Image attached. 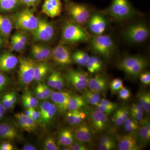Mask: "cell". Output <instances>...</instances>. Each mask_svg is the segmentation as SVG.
Wrapping results in <instances>:
<instances>
[{"label": "cell", "mask_w": 150, "mask_h": 150, "mask_svg": "<svg viewBox=\"0 0 150 150\" xmlns=\"http://www.w3.org/2000/svg\"><path fill=\"white\" fill-rule=\"evenodd\" d=\"M149 65V60L142 56H128L121 59L117 64L118 69L131 78L139 77Z\"/></svg>", "instance_id": "obj_1"}, {"label": "cell", "mask_w": 150, "mask_h": 150, "mask_svg": "<svg viewBox=\"0 0 150 150\" xmlns=\"http://www.w3.org/2000/svg\"><path fill=\"white\" fill-rule=\"evenodd\" d=\"M91 35L83 26L72 21H67L63 26L62 43L74 44L90 41Z\"/></svg>", "instance_id": "obj_2"}, {"label": "cell", "mask_w": 150, "mask_h": 150, "mask_svg": "<svg viewBox=\"0 0 150 150\" xmlns=\"http://www.w3.org/2000/svg\"><path fill=\"white\" fill-rule=\"evenodd\" d=\"M104 14L118 22L130 19L135 16L136 11L129 0H112Z\"/></svg>", "instance_id": "obj_3"}, {"label": "cell", "mask_w": 150, "mask_h": 150, "mask_svg": "<svg viewBox=\"0 0 150 150\" xmlns=\"http://www.w3.org/2000/svg\"><path fill=\"white\" fill-rule=\"evenodd\" d=\"M122 35L128 43L132 44L142 43L149 37V28L144 22H136L127 25L123 29Z\"/></svg>", "instance_id": "obj_4"}, {"label": "cell", "mask_w": 150, "mask_h": 150, "mask_svg": "<svg viewBox=\"0 0 150 150\" xmlns=\"http://www.w3.org/2000/svg\"><path fill=\"white\" fill-rule=\"evenodd\" d=\"M90 46L94 52L105 59L110 58L115 53L116 48L112 36L104 33L91 38Z\"/></svg>", "instance_id": "obj_5"}, {"label": "cell", "mask_w": 150, "mask_h": 150, "mask_svg": "<svg viewBox=\"0 0 150 150\" xmlns=\"http://www.w3.org/2000/svg\"><path fill=\"white\" fill-rule=\"evenodd\" d=\"M67 9L71 21L81 26L86 25L92 13L88 5L80 3H69Z\"/></svg>", "instance_id": "obj_6"}, {"label": "cell", "mask_w": 150, "mask_h": 150, "mask_svg": "<svg viewBox=\"0 0 150 150\" xmlns=\"http://www.w3.org/2000/svg\"><path fill=\"white\" fill-rule=\"evenodd\" d=\"M14 21L16 25L19 29L32 32L37 27L38 18L32 10L26 8L16 15Z\"/></svg>", "instance_id": "obj_7"}, {"label": "cell", "mask_w": 150, "mask_h": 150, "mask_svg": "<svg viewBox=\"0 0 150 150\" xmlns=\"http://www.w3.org/2000/svg\"><path fill=\"white\" fill-rule=\"evenodd\" d=\"M18 80L20 83L24 87H28L33 81L36 64L29 58H19Z\"/></svg>", "instance_id": "obj_8"}, {"label": "cell", "mask_w": 150, "mask_h": 150, "mask_svg": "<svg viewBox=\"0 0 150 150\" xmlns=\"http://www.w3.org/2000/svg\"><path fill=\"white\" fill-rule=\"evenodd\" d=\"M108 22L105 14L100 12L92 13L86 25V30L94 36L104 34L107 28Z\"/></svg>", "instance_id": "obj_9"}, {"label": "cell", "mask_w": 150, "mask_h": 150, "mask_svg": "<svg viewBox=\"0 0 150 150\" xmlns=\"http://www.w3.org/2000/svg\"><path fill=\"white\" fill-rule=\"evenodd\" d=\"M32 33L34 40L38 41H48L54 37L55 30L51 23L43 19H38L37 27Z\"/></svg>", "instance_id": "obj_10"}, {"label": "cell", "mask_w": 150, "mask_h": 150, "mask_svg": "<svg viewBox=\"0 0 150 150\" xmlns=\"http://www.w3.org/2000/svg\"><path fill=\"white\" fill-rule=\"evenodd\" d=\"M67 81L77 91H83L87 87L89 80L88 75L82 70H71L66 75Z\"/></svg>", "instance_id": "obj_11"}, {"label": "cell", "mask_w": 150, "mask_h": 150, "mask_svg": "<svg viewBox=\"0 0 150 150\" xmlns=\"http://www.w3.org/2000/svg\"><path fill=\"white\" fill-rule=\"evenodd\" d=\"M69 48L63 43H61L52 48L51 59L57 64L62 66L69 65L73 62Z\"/></svg>", "instance_id": "obj_12"}, {"label": "cell", "mask_w": 150, "mask_h": 150, "mask_svg": "<svg viewBox=\"0 0 150 150\" xmlns=\"http://www.w3.org/2000/svg\"><path fill=\"white\" fill-rule=\"evenodd\" d=\"M89 121L92 128L96 132L105 131L109 126L107 115L96 109H91L88 112Z\"/></svg>", "instance_id": "obj_13"}, {"label": "cell", "mask_w": 150, "mask_h": 150, "mask_svg": "<svg viewBox=\"0 0 150 150\" xmlns=\"http://www.w3.org/2000/svg\"><path fill=\"white\" fill-rule=\"evenodd\" d=\"M73 132L75 140L86 144H91L93 139V134L91 127L85 121L75 126Z\"/></svg>", "instance_id": "obj_14"}, {"label": "cell", "mask_w": 150, "mask_h": 150, "mask_svg": "<svg viewBox=\"0 0 150 150\" xmlns=\"http://www.w3.org/2000/svg\"><path fill=\"white\" fill-rule=\"evenodd\" d=\"M117 148L119 150H139L141 144L137 136L133 133L117 136Z\"/></svg>", "instance_id": "obj_15"}, {"label": "cell", "mask_w": 150, "mask_h": 150, "mask_svg": "<svg viewBox=\"0 0 150 150\" xmlns=\"http://www.w3.org/2000/svg\"><path fill=\"white\" fill-rule=\"evenodd\" d=\"M71 96L68 92L53 91L50 98L59 112L64 113L68 111L69 101Z\"/></svg>", "instance_id": "obj_16"}, {"label": "cell", "mask_w": 150, "mask_h": 150, "mask_svg": "<svg viewBox=\"0 0 150 150\" xmlns=\"http://www.w3.org/2000/svg\"><path fill=\"white\" fill-rule=\"evenodd\" d=\"M57 108L55 105L48 101H44L39 105L40 116L39 121L43 125L49 123L54 118L57 112Z\"/></svg>", "instance_id": "obj_17"}, {"label": "cell", "mask_w": 150, "mask_h": 150, "mask_svg": "<svg viewBox=\"0 0 150 150\" xmlns=\"http://www.w3.org/2000/svg\"><path fill=\"white\" fill-rule=\"evenodd\" d=\"M87 86L89 90L98 94L106 91L108 87V81L105 75L99 74L89 79Z\"/></svg>", "instance_id": "obj_18"}, {"label": "cell", "mask_w": 150, "mask_h": 150, "mask_svg": "<svg viewBox=\"0 0 150 150\" xmlns=\"http://www.w3.org/2000/svg\"><path fill=\"white\" fill-rule=\"evenodd\" d=\"M62 9L61 0H45L42 6V12L54 18L60 15Z\"/></svg>", "instance_id": "obj_19"}, {"label": "cell", "mask_w": 150, "mask_h": 150, "mask_svg": "<svg viewBox=\"0 0 150 150\" xmlns=\"http://www.w3.org/2000/svg\"><path fill=\"white\" fill-rule=\"evenodd\" d=\"M19 59L10 52H5L0 55V70L8 72L13 70L18 64Z\"/></svg>", "instance_id": "obj_20"}, {"label": "cell", "mask_w": 150, "mask_h": 150, "mask_svg": "<svg viewBox=\"0 0 150 150\" xmlns=\"http://www.w3.org/2000/svg\"><path fill=\"white\" fill-rule=\"evenodd\" d=\"M15 118L18 126L24 131L32 133L37 129L36 121L29 116H26L23 112H19L15 114Z\"/></svg>", "instance_id": "obj_21"}, {"label": "cell", "mask_w": 150, "mask_h": 150, "mask_svg": "<svg viewBox=\"0 0 150 150\" xmlns=\"http://www.w3.org/2000/svg\"><path fill=\"white\" fill-rule=\"evenodd\" d=\"M18 136L17 131L12 124L6 122L0 123V139L12 141Z\"/></svg>", "instance_id": "obj_22"}, {"label": "cell", "mask_w": 150, "mask_h": 150, "mask_svg": "<svg viewBox=\"0 0 150 150\" xmlns=\"http://www.w3.org/2000/svg\"><path fill=\"white\" fill-rule=\"evenodd\" d=\"M88 113L81 109L68 110L66 114V120L69 125L76 126L83 122L85 120Z\"/></svg>", "instance_id": "obj_23"}, {"label": "cell", "mask_w": 150, "mask_h": 150, "mask_svg": "<svg viewBox=\"0 0 150 150\" xmlns=\"http://www.w3.org/2000/svg\"><path fill=\"white\" fill-rule=\"evenodd\" d=\"M47 84L57 90L62 91L65 86L64 79L60 72L54 71L48 76Z\"/></svg>", "instance_id": "obj_24"}, {"label": "cell", "mask_w": 150, "mask_h": 150, "mask_svg": "<svg viewBox=\"0 0 150 150\" xmlns=\"http://www.w3.org/2000/svg\"><path fill=\"white\" fill-rule=\"evenodd\" d=\"M141 126L138 129V139L140 144L146 145L149 144L150 140V123L148 118L143 119L140 123Z\"/></svg>", "instance_id": "obj_25"}, {"label": "cell", "mask_w": 150, "mask_h": 150, "mask_svg": "<svg viewBox=\"0 0 150 150\" xmlns=\"http://www.w3.org/2000/svg\"><path fill=\"white\" fill-rule=\"evenodd\" d=\"M129 115V107L126 105L122 106L114 112L112 118V122L116 126H123Z\"/></svg>", "instance_id": "obj_26"}, {"label": "cell", "mask_w": 150, "mask_h": 150, "mask_svg": "<svg viewBox=\"0 0 150 150\" xmlns=\"http://www.w3.org/2000/svg\"><path fill=\"white\" fill-rule=\"evenodd\" d=\"M58 140L60 145L65 147H69L75 141L73 132L70 129L64 128L59 131Z\"/></svg>", "instance_id": "obj_27"}, {"label": "cell", "mask_w": 150, "mask_h": 150, "mask_svg": "<svg viewBox=\"0 0 150 150\" xmlns=\"http://www.w3.org/2000/svg\"><path fill=\"white\" fill-rule=\"evenodd\" d=\"M103 66V62L99 57L93 56L90 57L86 67L89 73L96 74L102 70Z\"/></svg>", "instance_id": "obj_28"}, {"label": "cell", "mask_w": 150, "mask_h": 150, "mask_svg": "<svg viewBox=\"0 0 150 150\" xmlns=\"http://www.w3.org/2000/svg\"><path fill=\"white\" fill-rule=\"evenodd\" d=\"M87 105V103L82 96L72 95L69 101L68 110L81 109V108L86 107Z\"/></svg>", "instance_id": "obj_29"}, {"label": "cell", "mask_w": 150, "mask_h": 150, "mask_svg": "<svg viewBox=\"0 0 150 150\" xmlns=\"http://www.w3.org/2000/svg\"><path fill=\"white\" fill-rule=\"evenodd\" d=\"M13 24L11 20L8 17L0 15V34L8 36L12 30Z\"/></svg>", "instance_id": "obj_30"}, {"label": "cell", "mask_w": 150, "mask_h": 150, "mask_svg": "<svg viewBox=\"0 0 150 150\" xmlns=\"http://www.w3.org/2000/svg\"><path fill=\"white\" fill-rule=\"evenodd\" d=\"M49 69L50 67L46 62H42L39 64H36L33 81L38 82L42 80L47 74Z\"/></svg>", "instance_id": "obj_31"}, {"label": "cell", "mask_w": 150, "mask_h": 150, "mask_svg": "<svg viewBox=\"0 0 150 150\" xmlns=\"http://www.w3.org/2000/svg\"><path fill=\"white\" fill-rule=\"evenodd\" d=\"M71 56L73 62L82 67H86L90 57L86 52L81 50L75 51Z\"/></svg>", "instance_id": "obj_32"}, {"label": "cell", "mask_w": 150, "mask_h": 150, "mask_svg": "<svg viewBox=\"0 0 150 150\" xmlns=\"http://www.w3.org/2000/svg\"><path fill=\"white\" fill-rule=\"evenodd\" d=\"M22 103L26 108L37 107L39 105V100L36 97L31 95L29 91L25 92L21 97Z\"/></svg>", "instance_id": "obj_33"}, {"label": "cell", "mask_w": 150, "mask_h": 150, "mask_svg": "<svg viewBox=\"0 0 150 150\" xmlns=\"http://www.w3.org/2000/svg\"><path fill=\"white\" fill-rule=\"evenodd\" d=\"M139 103L142 105L145 112H150V94L149 92L141 90L138 96Z\"/></svg>", "instance_id": "obj_34"}, {"label": "cell", "mask_w": 150, "mask_h": 150, "mask_svg": "<svg viewBox=\"0 0 150 150\" xmlns=\"http://www.w3.org/2000/svg\"><path fill=\"white\" fill-rule=\"evenodd\" d=\"M82 96L87 103L95 106L99 104L101 99L99 94L90 90L84 91Z\"/></svg>", "instance_id": "obj_35"}, {"label": "cell", "mask_w": 150, "mask_h": 150, "mask_svg": "<svg viewBox=\"0 0 150 150\" xmlns=\"http://www.w3.org/2000/svg\"><path fill=\"white\" fill-rule=\"evenodd\" d=\"M21 4L20 0H0V10L10 11L17 8Z\"/></svg>", "instance_id": "obj_36"}, {"label": "cell", "mask_w": 150, "mask_h": 150, "mask_svg": "<svg viewBox=\"0 0 150 150\" xmlns=\"http://www.w3.org/2000/svg\"><path fill=\"white\" fill-rule=\"evenodd\" d=\"M123 125L125 131L129 133H134L139 128V123L129 117L126 119Z\"/></svg>", "instance_id": "obj_37"}, {"label": "cell", "mask_w": 150, "mask_h": 150, "mask_svg": "<svg viewBox=\"0 0 150 150\" xmlns=\"http://www.w3.org/2000/svg\"><path fill=\"white\" fill-rule=\"evenodd\" d=\"M43 149L45 150H58L59 147L56 144V140L52 136H48L44 140Z\"/></svg>", "instance_id": "obj_38"}, {"label": "cell", "mask_w": 150, "mask_h": 150, "mask_svg": "<svg viewBox=\"0 0 150 150\" xmlns=\"http://www.w3.org/2000/svg\"><path fill=\"white\" fill-rule=\"evenodd\" d=\"M11 46L12 50L16 52L22 51L25 47V45L22 43L15 34L11 38Z\"/></svg>", "instance_id": "obj_39"}, {"label": "cell", "mask_w": 150, "mask_h": 150, "mask_svg": "<svg viewBox=\"0 0 150 150\" xmlns=\"http://www.w3.org/2000/svg\"><path fill=\"white\" fill-rule=\"evenodd\" d=\"M109 86L111 93H116L123 87V81L119 78H115L110 82Z\"/></svg>", "instance_id": "obj_40"}, {"label": "cell", "mask_w": 150, "mask_h": 150, "mask_svg": "<svg viewBox=\"0 0 150 150\" xmlns=\"http://www.w3.org/2000/svg\"><path fill=\"white\" fill-rule=\"evenodd\" d=\"M37 45L45 61L51 59L52 48L49 46L43 44H37Z\"/></svg>", "instance_id": "obj_41"}, {"label": "cell", "mask_w": 150, "mask_h": 150, "mask_svg": "<svg viewBox=\"0 0 150 150\" xmlns=\"http://www.w3.org/2000/svg\"><path fill=\"white\" fill-rule=\"evenodd\" d=\"M31 54L33 58L39 62H45L43 56L40 53L37 44L33 45L31 49Z\"/></svg>", "instance_id": "obj_42"}, {"label": "cell", "mask_w": 150, "mask_h": 150, "mask_svg": "<svg viewBox=\"0 0 150 150\" xmlns=\"http://www.w3.org/2000/svg\"><path fill=\"white\" fill-rule=\"evenodd\" d=\"M129 115L130 118L138 123H141L144 119V112L131 109L129 108Z\"/></svg>", "instance_id": "obj_43"}, {"label": "cell", "mask_w": 150, "mask_h": 150, "mask_svg": "<svg viewBox=\"0 0 150 150\" xmlns=\"http://www.w3.org/2000/svg\"><path fill=\"white\" fill-rule=\"evenodd\" d=\"M70 150H88L89 148L86 144L77 141L76 140L72 144L69 146Z\"/></svg>", "instance_id": "obj_44"}, {"label": "cell", "mask_w": 150, "mask_h": 150, "mask_svg": "<svg viewBox=\"0 0 150 150\" xmlns=\"http://www.w3.org/2000/svg\"><path fill=\"white\" fill-rule=\"evenodd\" d=\"M1 103L6 110H9L14 106L11 100L9 93L6 94L3 96Z\"/></svg>", "instance_id": "obj_45"}, {"label": "cell", "mask_w": 150, "mask_h": 150, "mask_svg": "<svg viewBox=\"0 0 150 150\" xmlns=\"http://www.w3.org/2000/svg\"><path fill=\"white\" fill-rule=\"evenodd\" d=\"M118 96L119 98L123 100H127L130 98L131 96V91L129 89L123 86L119 91Z\"/></svg>", "instance_id": "obj_46"}, {"label": "cell", "mask_w": 150, "mask_h": 150, "mask_svg": "<svg viewBox=\"0 0 150 150\" xmlns=\"http://www.w3.org/2000/svg\"><path fill=\"white\" fill-rule=\"evenodd\" d=\"M140 80L143 84L149 85L150 83V74L149 71H145L141 73L139 76Z\"/></svg>", "instance_id": "obj_47"}, {"label": "cell", "mask_w": 150, "mask_h": 150, "mask_svg": "<svg viewBox=\"0 0 150 150\" xmlns=\"http://www.w3.org/2000/svg\"><path fill=\"white\" fill-rule=\"evenodd\" d=\"M96 108L97 110L100 111V112H103V113L107 115L112 114L116 110L114 108L104 106V105L100 104H98L96 105Z\"/></svg>", "instance_id": "obj_48"}, {"label": "cell", "mask_w": 150, "mask_h": 150, "mask_svg": "<svg viewBox=\"0 0 150 150\" xmlns=\"http://www.w3.org/2000/svg\"><path fill=\"white\" fill-rule=\"evenodd\" d=\"M116 146L115 143H105L99 144L98 149L99 150H111L114 149Z\"/></svg>", "instance_id": "obj_49"}, {"label": "cell", "mask_w": 150, "mask_h": 150, "mask_svg": "<svg viewBox=\"0 0 150 150\" xmlns=\"http://www.w3.org/2000/svg\"><path fill=\"white\" fill-rule=\"evenodd\" d=\"M99 104L102 105L104 106H107V107L114 108L115 110H117L118 108V105L117 103L112 102L108 100L104 99V98L100 99Z\"/></svg>", "instance_id": "obj_50"}, {"label": "cell", "mask_w": 150, "mask_h": 150, "mask_svg": "<svg viewBox=\"0 0 150 150\" xmlns=\"http://www.w3.org/2000/svg\"><path fill=\"white\" fill-rule=\"evenodd\" d=\"M35 97L37 98L38 100H43L45 99L44 94H43V91H42V88H41V83L38 84L35 90Z\"/></svg>", "instance_id": "obj_51"}, {"label": "cell", "mask_w": 150, "mask_h": 150, "mask_svg": "<svg viewBox=\"0 0 150 150\" xmlns=\"http://www.w3.org/2000/svg\"><path fill=\"white\" fill-rule=\"evenodd\" d=\"M41 85L42 91H43V94H44L45 99H49L51 98L53 91L51 90V89L49 88V86L46 84L41 83Z\"/></svg>", "instance_id": "obj_52"}, {"label": "cell", "mask_w": 150, "mask_h": 150, "mask_svg": "<svg viewBox=\"0 0 150 150\" xmlns=\"http://www.w3.org/2000/svg\"><path fill=\"white\" fill-rule=\"evenodd\" d=\"M99 144L105 143H115L113 137L110 135H104L101 136L99 138Z\"/></svg>", "instance_id": "obj_53"}, {"label": "cell", "mask_w": 150, "mask_h": 150, "mask_svg": "<svg viewBox=\"0 0 150 150\" xmlns=\"http://www.w3.org/2000/svg\"><path fill=\"white\" fill-rule=\"evenodd\" d=\"M7 83V78L5 75L0 73V91L4 88Z\"/></svg>", "instance_id": "obj_54"}, {"label": "cell", "mask_w": 150, "mask_h": 150, "mask_svg": "<svg viewBox=\"0 0 150 150\" xmlns=\"http://www.w3.org/2000/svg\"><path fill=\"white\" fill-rule=\"evenodd\" d=\"M14 34L19 40L21 41L22 43L26 46L28 42V38L26 35L21 33H17Z\"/></svg>", "instance_id": "obj_55"}, {"label": "cell", "mask_w": 150, "mask_h": 150, "mask_svg": "<svg viewBox=\"0 0 150 150\" xmlns=\"http://www.w3.org/2000/svg\"><path fill=\"white\" fill-rule=\"evenodd\" d=\"M21 4H23L27 6H33L37 4L40 0H20Z\"/></svg>", "instance_id": "obj_56"}, {"label": "cell", "mask_w": 150, "mask_h": 150, "mask_svg": "<svg viewBox=\"0 0 150 150\" xmlns=\"http://www.w3.org/2000/svg\"><path fill=\"white\" fill-rule=\"evenodd\" d=\"M40 116V113L39 110H36L35 109V108H33L32 109V113L30 117L34 121H36L37 120L39 119Z\"/></svg>", "instance_id": "obj_57"}, {"label": "cell", "mask_w": 150, "mask_h": 150, "mask_svg": "<svg viewBox=\"0 0 150 150\" xmlns=\"http://www.w3.org/2000/svg\"><path fill=\"white\" fill-rule=\"evenodd\" d=\"M14 148L11 144L8 143H4L0 144V150H13Z\"/></svg>", "instance_id": "obj_58"}, {"label": "cell", "mask_w": 150, "mask_h": 150, "mask_svg": "<svg viewBox=\"0 0 150 150\" xmlns=\"http://www.w3.org/2000/svg\"><path fill=\"white\" fill-rule=\"evenodd\" d=\"M23 150H36L37 148L34 145L30 144H25L22 149Z\"/></svg>", "instance_id": "obj_59"}, {"label": "cell", "mask_w": 150, "mask_h": 150, "mask_svg": "<svg viewBox=\"0 0 150 150\" xmlns=\"http://www.w3.org/2000/svg\"><path fill=\"white\" fill-rule=\"evenodd\" d=\"M9 94L11 102L12 103L13 105H14L16 103L17 101L16 94L14 91H12L11 92L9 93Z\"/></svg>", "instance_id": "obj_60"}, {"label": "cell", "mask_w": 150, "mask_h": 150, "mask_svg": "<svg viewBox=\"0 0 150 150\" xmlns=\"http://www.w3.org/2000/svg\"><path fill=\"white\" fill-rule=\"evenodd\" d=\"M5 108L2 104L1 103H0V120L3 118L6 111Z\"/></svg>", "instance_id": "obj_61"}, {"label": "cell", "mask_w": 150, "mask_h": 150, "mask_svg": "<svg viewBox=\"0 0 150 150\" xmlns=\"http://www.w3.org/2000/svg\"><path fill=\"white\" fill-rule=\"evenodd\" d=\"M33 108H26V110L25 111V112H23V113L28 116H30L31 115V113H32V109Z\"/></svg>", "instance_id": "obj_62"}, {"label": "cell", "mask_w": 150, "mask_h": 150, "mask_svg": "<svg viewBox=\"0 0 150 150\" xmlns=\"http://www.w3.org/2000/svg\"><path fill=\"white\" fill-rule=\"evenodd\" d=\"M3 42H4V40H3V38H2L1 35L0 34V46L2 45Z\"/></svg>", "instance_id": "obj_63"}, {"label": "cell", "mask_w": 150, "mask_h": 150, "mask_svg": "<svg viewBox=\"0 0 150 150\" xmlns=\"http://www.w3.org/2000/svg\"><path fill=\"white\" fill-rule=\"evenodd\" d=\"M64 1H68V0H64Z\"/></svg>", "instance_id": "obj_64"}]
</instances>
